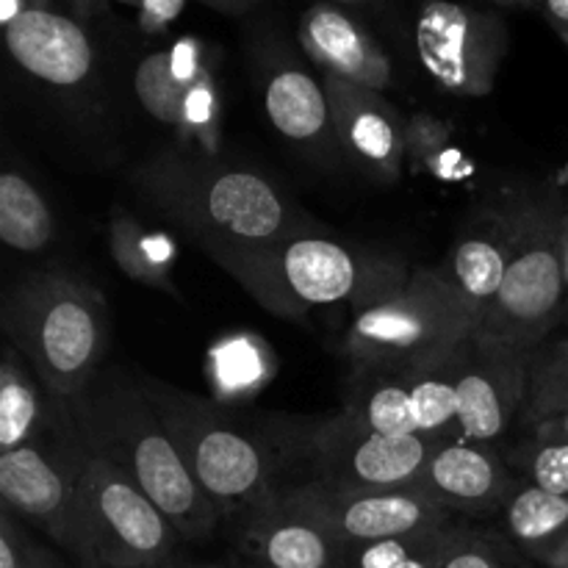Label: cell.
Listing matches in <instances>:
<instances>
[{"instance_id": "6da1fadb", "label": "cell", "mask_w": 568, "mask_h": 568, "mask_svg": "<svg viewBox=\"0 0 568 568\" xmlns=\"http://www.w3.org/2000/svg\"><path fill=\"white\" fill-rule=\"evenodd\" d=\"M64 414L67 430L83 453L122 471L183 541H203L220 527L222 514L194 480L142 383L98 375L64 403Z\"/></svg>"}, {"instance_id": "7a4b0ae2", "label": "cell", "mask_w": 568, "mask_h": 568, "mask_svg": "<svg viewBox=\"0 0 568 568\" xmlns=\"http://www.w3.org/2000/svg\"><path fill=\"white\" fill-rule=\"evenodd\" d=\"M142 183L150 203L203 244L211 258L303 233V222L292 220L275 186L250 170L161 159L142 172Z\"/></svg>"}, {"instance_id": "3957f363", "label": "cell", "mask_w": 568, "mask_h": 568, "mask_svg": "<svg viewBox=\"0 0 568 568\" xmlns=\"http://www.w3.org/2000/svg\"><path fill=\"white\" fill-rule=\"evenodd\" d=\"M477 325L438 270H416L377 283L355 300L347 355L355 372H408L447 358Z\"/></svg>"}, {"instance_id": "277c9868", "label": "cell", "mask_w": 568, "mask_h": 568, "mask_svg": "<svg viewBox=\"0 0 568 568\" xmlns=\"http://www.w3.org/2000/svg\"><path fill=\"white\" fill-rule=\"evenodd\" d=\"M3 325L11 347L59 405L100 375L109 349V308L92 286L64 272H39L14 288Z\"/></svg>"}, {"instance_id": "5b68a950", "label": "cell", "mask_w": 568, "mask_h": 568, "mask_svg": "<svg viewBox=\"0 0 568 568\" xmlns=\"http://www.w3.org/2000/svg\"><path fill=\"white\" fill-rule=\"evenodd\" d=\"M142 386L222 519L242 521L283 491L277 486L281 464L270 444L231 419L220 405L159 381H142Z\"/></svg>"}, {"instance_id": "8992f818", "label": "cell", "mask_w": 568, "mask_h": 568, "mask_svg": "<svg viewBox=\"0 0 568 568\" xmlns=\"http://www.w3.org/2000/svg\"><path fill=\"white\" fill-rule=\"evenodd\" d=\"M181 541L172 521L122 471L87 455L64 544L83 568H161Z\"/></svg>"}, {"instance_id": "52a82bcc", "label": "cell", "mask_w": 568, "mask_h": 568, "mask_svg": "<svg viewBox=\"0 0 568 568\" xmlns=\"http://www.w3.org/2000/svg\"><path fill=\"white\" fill-rule=\"evenodd\" d=\"M566 211L530 209L510 220V258L503 288L477 333L532 355L555 327L564 325L568 303Z\"/></svg>"}, {"instance_id": "ba28073f", "label": "cell", "mask_w": 568, "mask_h": 568, "mask_svg": "<svg viewBox=\"0 0 568 568\" xmlns=\"http://www.w3.org/2000/svg\"><path fill=\"white\" fill-rule=\"evenodd\" d=\"M222 266L270 311L281 316H303L308 308L336 305L361 297L364 266L344 244L325 236L281 239L270 247L220 255Z\"/></svg>"}, {"instance_id": "9c48e42d", "label": "cell", "mask_w": 568, "mask_h": 568, "mask_svg": "<svg viewBox=\"0 0 568 568\" xmlns=\"http://www.w3.org/2000/svg\"><path fill=\"white\" fill-rule=\"evenodd\" d=\"M438 442L425 436H383L347 408L320 422L300 442L311 486L331 491H405L414 488Z\"/></svg>"}, {"instance_id": "30bf717a", "label": "cell", "mask_w": 568, "mask_h": 568, "mask_svg": "<svg viewBox=\"0 0 568 568\" xmlns=\"http://www.w3.org/2000/svg\"><path fill=\"white\" fill-rule=\"evenodd\" d=\"M414 48L444 92L486 98L510 53V28L494 9L464 0H422L414 17Z\"/></svg>"}, {"instance_id": "8fae6325", "label": "cell", "mask_w": 568, "mask_h": 568, "mask_svg": "<svg viewBox=\"0 0 568 568\" xmlns=\"http://www.w3.org/2000/svg\"><path fill=\"white\" fill-rule=\"evenodd\" d=\"M530 355L471 333L444 358L458 397V430L466 442L497 444L521 419Z\"/></svg>"}, {"instance_id": "7c38bea8", "label": "cell", "mask_w": 568, "mask_h": 568, "mask_svg": "<svg viewBox=\"0 0 568 568\" xmlns=\"http://www.w3.org/2000/svg\"><path fill=\"white\" fill-rule=\"evenodd\" d=\"M294 503L325 521L347 547L388 538L427 536L453 525V514L422 491H331L322 486L286 488Z\"/></svg>"}, {"instance_id": "4fadbf2b", "label": "cell", "mask_w": 568, "mask_h": 568, "mask_svg": "<svg viewBox=\"0 0 568 568\" xmlns=\"http://www.w3.org/2000/svg\"><path fill=\"white\" fill-rule=\"evenodd\" d=\"M87 453L72 438L64 455L39 444L0 453V499L9 514L39 527L59 547L67 544L72 491Z\"/></svg>"}, {"instance_id": "5bb4252c", "label": "cell", "mask_w": 568, "mask_h": 568, "mask_svg": "<svg viewBox=\"0 0 568 568\" xmlns=\"http://www.w3.org/2000/svg\"><path fill=\"white\" fill-rule=\"evenodd\" d=\"M242 552L255 568H344L347 544L283 488L239 521Z\"/></svg>"}, {"instance_id": "9a60e30c", "label": "cell", "mask_w": 568, "mask_h": 568, "mask_svg": "<svg viewBox=\"0 0 568 568\" xmlns=\"http://www.w3.org/2000/svg\"><path fill=\"white\" fill-rule=\"evenodd\" d=\"M327 100L333 111V131L353 159L381 181H397L408 155V131L399 111L383 92L325 75Z\"/></svg>"}, {"instance_id": "2e32d148", "label": "cell", "mask_w": 568, "mask_h": 568, "mask_svg": "<svg viewBox=\"0 0 568 568\" xmlns=\"http://www.w3.org/2000/svg\"><path fill=\"white\" fill-rule=\"evenodd\" d=\"M414 491L430 497L453 516H483L503 510L514 480L491 444L455 438L433 447Z\"/></svg>"}, {"instance_id": "e0dca14e", "label": "cell", "mask_w": 568, "mask_h": 568, "mask_svg": "<svg viewBox=\"0 0 568 568\" xmlns=\"http://www.w3.org/2000/svg\"><path fill=\"white\" fill-rule=\"evenodd\" d=\"M297 37L305 55L325 75L358 83V87L383 92L392 87L394 67L386 48L377 42L375 33L353 14L336 3H311L300 14Z\"/></svg>"}, {"instance_id": "ac0fdd59", "label": "cell", "mask_w": 568, "mask_h": 568, "mask_svg": "<svg viewBox=\"0 0 568 568\" xmlns=\"http://www.w3.org/2000/svg\"><path fill=\"white\" fill-rule=\"evenodd\" d=\"M6 50L22 72L48 87H81L94 72V44L70 14L39 9L3 26Z\"/></svg>"}, {"instance_id": "d6986e66", "label": "cell", "mask_w": 568, "mask_h": 568, "mask_svg": "<svg viewBox=\"0 0 568 568\" xmlns=\"http://www.w3.org/2000/svg\"><path fill=\"white\" fill-rule=\"evenodd\" d=\"M133 92L150 116L172 128L197 125L216 103L214 81L192 39L172 50L144 55L133 72Z\"/></svg>"}, {"instance_id": "ffe728a7", "label": "cell", "mask_w": 568, "mask_h": 568, "mask_svg": "<svg viewBox=\"0 0 568 568\" xmlns=\"http://www.w3.org/2000/svg\"><path fill=\"white\" fill-rule=\"evenodd\" d=\"M510 258V236H466L449 253L447 264L438 266V275L444 277L466 314L471 316L477 327L491 311L499 288H503L505 272Z\"/></svg>"}, {"instance_id": "44dd1931", "label": "cell", "mask_w": 568, "mask_h": 568, "mask_svg": "<svg viewBox=\"0 0 568 568\" xmlns=\"http://www.w3.org/2000/svg\"><path fill=\"white\" fill-rule=\"evenodd\" d=\"M266 116L292 142H316L333 128L325 83L297 64H281L264 87Z\"/></svg>"}, {"instance_id": "7402d4cb", "label": "cell", "mask_w": 568, "mask_h": 568, "mask_svg": "<svg viewBox=\"0 0 568 568\" xmlns=\"http://www.w3.org/2000/svg\"><path fill=\"white\" fill-rule=\"evenodd\" d=\"M505 532L544 566L564 552L568 544V497L549 494L532 483H521L503 505Z\"/></svg>"}, {"instance_id": "603a6c76", "label": "cell", "mask_w": 568, "mask_h": 568, "mask_svg": "<svg viewBox=\"0 0 568 568\" xmlns=\"http://www.w3.org/2000/svg\"><path fill=\"white\" fill-rule=\"evenodd\" d=\"M344 408L383 436H425L408 372H358V388Z\"/></svg>"}, {"instance_id": "cb8c5ba5", "label": "cell", "mask_w": 568, "mask_h": 568, "mask_svg": "<svg viewBox=\"0 0 568 568\" xmlns=\"http://www.w3.org/2000/svg\"><path fill=\"white\" fill-rule=\"evenodd\" d=\"M39 377L17 347H6L0 364V453L26 447L42 427Z\"/></svg>"}, {"instance_id": "d4e9b609", "label": "cell", "mask_w": 568, "mask_h": 568, "mask_svg": "<svg viewBox=\"0 0 568 568\" xmlns=\"http://www.w3.org/2000/svg\"><path fill=\"white\" fill-rule=\"evenodd\" d=\"M53 236V214L26 175H0V239L17 253H39Z\"/></svg>"}, {"instance_id": "484cf974", "label": "cell", "mask_w": 568, "mask_h": 568, "mask_svg": "<svg viewBox=\"0 0 568 568\" xmlns=\"http://www.w3.org/2000/svg\"><path fill=\"white\" fill-rule=\"evenodd\" d=\"M109 244L111 255H114L116 264H120V270L125 272L128 277L148 283V286L153 288L172 292V250L164 239L150 236L136 220H131L128 214L116 211V216L111 220L109 227Z\"/></svg>"}, {"instance_id": "4316f807", "label": "cell", "mask_w": 568, "mask_h": 568, "mask_svg": "<svg viewBox=\"0 0 568 568\" xmlns=\"http://www.w3.org/2000/svg\"><path fill=\"white\" fill-rule=\"evenodd\" d=\"M564 410H568V336L558 342L547 338L530 355L521 422L532 425Z\"/></svg>"}, {"instance_id": "83f0119b", "label": "cell", "mask_w": 568, "mask_h": 568, "mask_svg": "<svg viewBox=\"0 0 568 568\" xmlns=\"http://www.w3.org/2000/svg\"><path fill=\"white\" fill-rule=\"evenodd\" d=\"M521 466L527 483L549 494L568 497V444L566 442H530L521 447Z\"/></svg>"}, {"instance_id": "f1b7e54d", "label": "cell", "mask_w": 568, "mask_h": 568, "mask_svg": "<svg viewBox=\"0 0 568 568\" xmlns=\"http://www.w3.org/2000/svg\"><path fill=\"white\" fill-rule=\"evenodd\" d=\"M438 568H508L505 555L494 538L453 525L442 549Z\"/></svg>"}, {"instance_id": "f546056e", "label": "cell", "mask_w": 568, "mask_h": 568, "mask_svg": "<svg viewBox=\"0 0 568 568\" xmlns=\"http://www.w3.org/2000/svg\"><path fill=\"white\" fill-rule=\"evenodd\" d=\"M37 544L22 532L17 516L3 508L0 516V568H33Z\"/></svg>"}, {"instance_id": "4dcf8cb0", "label": "cell", "mask_w": 568, "mask_h": 568, "mask_svg": "<svg viewBox=\"0 0 568 568\" xmlns=\"http://www.w3.org/2000/svg\"><path fill=\"white\" fill-rule=\"evenodd\" d=\"M183 6H186V0H139L136 11L142 26L155 31V28L170 26V22L181 14Z\"/></svg>"}, {"instance_id": "1f68e13d", "label": "cell", "mask_w": 568, "mask_h": 568, "mask_svg": "<svg viewBox=\"0 0 568 568\" xmlns=\"http://www.w3.org/2000/svg\"><path fill=\"white\" fill-rule=\"evenodd\" d=\"M532 438L538 442H566L568 444V410L532 422Z\"/></svg>"}, {"instance_id": "d6a6232c", "label": "cell", "mask_w": 568, "mask_h": 568, "mask_svg": "<svg viewBox=\"0 0 568 568\" xmlns=\"http://www.w3.org/2000/svg\"><path fill=\"white\" fill-rule=\"evenodd\" d=\"M544 20L549 22L555 33L560 37V42L566 44L568 50V0H541V9Z\"/></svg>"}, {"instance_id": "836d02e7", "label": "cell", "mask_w": 568, "mask_h": 568, "mask_svg": "<svg viewBox=\"0 0 568 568\" xmlns=\"http://www.w3.org/2000/svg\"><path fill=\"white\" fill-rule=\"evenodd\" d=\"M449 527H444L442 532H436V536L425 544V549H422L419 555H414V558H410L403 568H438L442 566V549H444V538H447Z\"/></svg>"}, {"instance_id": "e575fe53", "label": "cell", "mask_w": 568, "mask_h": 568, "mask_svg": "<svg viewBox=\"0 0 568 568\" xmlns=\"http://www.w3.org/2000/svg\"><path fill=\"white\" fill-rule=\"evenodd\" d=\"M39 9H55V0H0V22H11L20 14Z\"/></svg>"}, {"instance_id": "d590c367", "label": "cell", "mask_w": 568, "mask_h": 568, "mask_svg": "<svg viewBox=\"0 0 568 568\" xmlns=\"http://www.w3.org/2000/svg\"><path fill=\"white\" fill-rule=\"evenodd\" d=\"M203 6L209 9L222 11V14H233V17H244V14H253L258 6H264V0H200Z\"/></svg>"}, {"instance_id": "8d00e7d4", "label": "cell", "mask_w": 568, "mask_h": 568, "mask_svg": "<svg viewBox=\"0 0 568 568\" xmlns=\"http://www.w3.org/2000/svg\"><path fill=\"white\" fill-rule=\"evenodd\" d=\"M161 568H233V564H211V560H194L186 555H175Z\"/></svg>"}, {"instance_id": "74e56055", "label": "cell", "mask_w": 568, "mask_h": 568, "mask_svg": "<svg viewBox=\"0 0 568 568\" xmlns=\"http://www.w3.org/2000/svg\"><path fill=\"white\" fill-rule=\"evenodd\" d=\"M67 3L75 9V14L81 17V20H89V17L100 14V11H105V6H109V0H67Z\"/></svg>"}, {"instance_id": "f35d334b", "label": "cell", "mask_w": 568, "mask_h": 568, "mask_svg": "<svg viewBox=\"0 0 568 568\" xmlns=\"http://www.w3.org/2000/svg\"><path fill=\"white\" fill-rule=\"evenodd\" d=\"M327 3H336L347 11H381L386 0H327Z\"/></svg>"}, {"instance_id": "ab89813d", "label": "cell", "mask_w": 568, "mask_h": 568, "mask_svg": "<svg viewBox=\"0 0 568 568\" xmlns=\"http://www.w3.org/2000/svg\"><path fill=\"white\" fill-rule=\"evenodd\" d=\"M494 9H521V11H538L541 0H486Z\"/></svg>"}, {"instance_id": "60d3db41", "label": "cell", "mask_w": 568, "mask_h": 568, "mask_svg": "<svg viewBox=\"0 0 568 568\" xmlns=\"http://www.w3.org/2000/svg\"><path fill=\"white\" fill-rule=\"evenodd\" d=\"M33 568H64V566H61L53 555L37 547V555H33Z\"/></svg>"}, {"instance_id": "b9f144b4", "label": "cell", "mask_w": 568, "mask_h": 568, "mask_svg": "<svg viewBox=\"0 0 568 568\" xmlns=\"http://www.w3.org/2000/svg\"><path fill=\"white\" fill-rule=\"evenodd\" d=\"M549 568H568V544L564 547V552H560L558 558L552 560V566H549Z\"/></svg>"}, {"instance_id": "7bdbcfd3", "label": "cell", "mask_w": 568, "mask_h": 568, "mask_svg": "<svg viewBox=\"0 0 568 568\" xmlns=\"http://www.w3.org/2000/svg\"><path fill=\"white\" fill-rule=\"evenodd\" d=\"M564 236H566V275H568V233L564 227ZM564 325L568 327V303H566V314H564Z\"/></svg>"}, {"instance_id": "ee69618b", "label": "cell", "mask_w": 568, "mask_h": 568, "mask_svg": "<svg viewBox=\"0 0 568 568\" xmlns=\"http://www.w3.org/2000/svg\"><path fill=\"white\" fill-rule=\"evenodd\" d=\"M116 3H125V6H133V9H136L139 0H116Z\"/></svg>"}, {"instance_id": "f6af8a7d", "label": "cell", "mask_w": 568, "mask_h": 568, "mask_svg": "<svg viewBox=\"0 0 568 568\" xmlns=\"http://www.w3.org/2000/svg\"><path fill=\"white\" fill-rule=\"evenodd\" d=\"M233 568H255V566H250V564H233Z\"/></svg>"}, {"instance_id": "bcb514c9", "label": "cell", "mask_w": 568, "mask_h": 568, "mask_svg": "<svg viewBox=\"0 0 568 568\" xmlns=\"http://www.w3.org/2000/svg\"><path fill=\"white\" fill-rule=\"evenodd\" d=\"M564 227H566V233H568V211H566V220H564Z\"/></svg>"}, {"instance_id": "7dc6e473", "label": "cell", "mask_w": 568, "mask_h": 568, "mask_svg": "<svg viewBox=\"0 0 568 568\" xmlns=\"http://www.w3.org/2000/svg\"><path fill=\"white\" fill-rule=\"evenodd\" d=\"M197 3H200V0H197Z\"/></svg>"}]
</instances>
